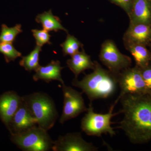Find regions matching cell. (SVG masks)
Masks as SVG:
<instances>
[{"mask_svg": "<svg viewBox=\"0 0 151 151\" xmlns=\"http://www.w3.org/2000/svg\"><path fill=\"white\" fill-rule=\"evenodd\" d=\"M124 115L117 127L130 142L142 144L151 140V93L127 94L120 99Z\"/></svg>", "mask_w": 151, "mask_h": 151, "instance_id": "1", "label": "cell"}, {"mask_svg": "<svg viewBox=\"0 0 151 151\" xmlns=\"http://www.w3.org/2000/svg\"><path fill=\"white\" fill-rule=\"evenodd\" d=\"M92 73L85 76L81 81L74 78L72 85L80 88L92 103L93 100L105 99L116 92L118 84V75L104 69L94 62Z\"/></svg>", "mask_w": 151, "mask_h": 151, "instance_id": "2", "label": "cell"}, {"mask_svg": "<svg viewBox=\"0 0 151 151\" xmlns=\"http://www.w3.org/2000/svg\"><path fill=\"white\" fill-rule=\"evenodd\" d=\"M37 121V126L48 131L54 127L58 115L53 100L45 93L35 92L22 97Z\"/></svg>", "mask_w": 151, "mask_h": 151, "instance_id": "3", "label": "cell"}, {"mask_svg": "<svg viewBox=\"0 0 151 151\" xmlns=\"http://www.w3.org/2000/svg\"><path fill=\"white\" fill-rule=\"evenodd\" d=\"M11 135L13 142L23 151H47L52 150L53 145V141L47 131L37 125Z\"/></svg>", "mask_w": 151, "mask_h": 151, "instance_id": "4", "label": "cell"}, {"mask_svg": "<svg viewBox=\"0 0 151 151\" xmlns=\"http://www.w3.org/2000/svg\"><path fill=\"white\" fill-rule=\"evenodd\" d=\"M116 105L113 104L108 113L99 114L94 112L92 103H90L86 113L81 121V130L88 136L100 137L103 134H108L113 137L116 135L114 128L111 126V119L120 113V112L113 113Z\"/></svg>", "mask_w": 151, "mask_h": 151, "instance_id": "5", "label": "cell"}, {"mask_svg": "<svg viewBox=\"0 0 151 151\" xmlns=\"http://www.w3.org/2000/svg\"><path fill=\"white\" fill-rule=\"evenodd\" d=\"M118 84L121 92L119 97L114 102L116 105L120 99L126 94H140L150 92L146 88L140 69L139 67H129L123 70L122 73H119L118 74Z\"/></svg>", "mask_w": 151, "mask_h": 151, "instance_id": "6", "label": "cell"}, {"mask_svg": "<svg viewBox=\"0 0 151 151\" xmlns=\"http://www.w3.org/2000/svg\"><path fill=\"white\" fill-rule=\"evenodd\" d=\"M100 59L110 71L117 75L121 70L129 67L132 63L130 58L122 54L111 40L105 41L102 45Z\"/></svg>", "mask_w": 151, "mask_h": 151, "instance_id": "7", "label": "cell"}, {"mask_svg": "<svg viewBox=\"0 0 151 151\" xmlns=\"http://www.w3.org/2000/svg\"><path fill=\"white\" fill-rule=\"evenodd\" d=\"M63 105L62 115L60 119V124L75 118L83 112L87 111L82 93L78 92L70 86L62 84Z\"/></svg>", "mask_w": 151, "mask_h": 151, "instance_id": "8", "label": "cell"}, {"mask_svg": "<svg viewBox=\"0 0 151 151\" xmlns=\"http://www.w3.org/2000/svg\"><path fill=\"white\" fill-rule=\"evenodd\" d=\"M52 150L54 151H97L98 148L84 140L81 133L75 132L60 136L57 140L53 141Z\"/></svg>", "mask_w": 151, "mask_h": 151, "instance_id": "9", "label": "cell"}, {"mask_svg": "<svg viewBox=\"0 0 151 151\" xmlns=\"http://www.w3.org/2000/svg\"><path fill=\"white\" fill-rule=\"evenodd\" d=\"M22 101V97L13 91L6 92L0 96V118L7 128Z\"/></svg>", "mask_w": 151, "mask_h": 151, "instance_id": "10", "label": "cell"}, {"mask_svg": "<svg viewBox=\"0 0 151 151\" xmlns=\"http://www.w3.org/2000/svg\"><path fill=\"white\" fill-rule=\"evenodd\" d=\"M37 125V121L23 100L21 105L11 120L8 129L11 134L24 132Z\"/></svg>", "mask_w": 151, "mask_h": 151, "instance_id": "11", "label": "cell"}, {"mask_svg": "<svg viewBox=\"0 0 151 151\" xmlns=\"http://www.w3.org/2000/svg\"><path fill=\"white\" fill-rule=\"evenodd\" d=\"M131 24L151 23V0H133L129 13Z\"/></svg>", "mask_w": 151, "mask_h": 151, "instance_id": "12", "label": "cell"}, {"mask_svg": "<svg viewBox=\"0 0 151 151\" xmlns=\"http://www.w3.org/2000/svg\"><path fill=\"white\" fill-rule=\"evenodd\" d=\"M63 68L58 60H52L45 66L40 65L38 68L35 70V73L33 76V79L35 81L43 80L47 83L56 80L60 81L61 84H64L61 74V70Z\"/></svg>", "mask_w": 151, "mask_h": 151, "instance_id": "13", "label": "cell"}, {"mask_svg": "<svg viewBox=\"0 0 151 151\" xmlns=\"http://www.w3.org/2000/svg\"><path fill=\"white\" fill-rule=\"evenodd\" d=\"M68 67L77 78L79 74L87 69H93L94 63L92 61L89 55L85 53L84 50L78 52L71 56L66 62Z\"/></svg>", "mask_w": 151, "mask_h": 151, "instance_id": "14", "label": "cell"}, {"mask_svg": "<svg viewBox=\"0 0 151 151\" xmlns=\"http://www.w3.org/2000/svg\"><path fill=\"white\" fill-rule=\"evenodd\" d=\"M151 35L150 24H131L126 37L130 43L142 44L145 42Z\"/></svg>", "mask_w": 151, "mask_h": 151, "instance_id": "15", "label": "cell"}, {"mask_svg": "<svg viewBox=\"0 0 151 151\" xmlns=\"http://www.w3.org/2000/svg\"><path fill=\"white\" fill-rule=\"evenodd\" d=\"M35 21L38 23L41 24L43 29L49 32H57L61 30L68 32L67 30L61 24L60 19L52 14L51 10L39 14L36 17Z\"/></svg>", "mask_w": 151, "mask_h": 151, "instance_id": "16", "label": "cell"}, {"mask_svg": "<svg viewBox=\"0 0 151 151\" xmlns=\"http://www.w3.org/2000/svg\"><path fill=\"white\" fill-rule=\"evenodd\" d=\"M129 50L134 57L138 67L148 65L151 56L147 49L139 43H130Z\"/></svg>", "mask_w": 151, "mask_h": 151, "instance_id": "17", "label": "cell"}, {"mask_svg": "<svg viewBox=\"0 0 151 151\" xmlns=\"http://www.w3.org/2000/svg\"><path fill=\"white\" fill-rule=\"evenodd\" d=\"M42 51V47L36 45L33 50L27 56L22 57L19 65L27 71L31 72L35 70L40 66L39 64L40 53Z\"/></svg>", "mask_w": 151, "mask_h": 151, "instance_id": "18", "label": "cell"}, {"mask_svg": "<svg viewBox=\"0 0 151 151\" xmlns=\"http://www.w3.org/2000/svg\"><path fill=\"white\" fill-rule=\"evenodd\" d=\"M22 32V30L20 24H17L12 27H9L5 24H2L0 33V43H13L17 35Z\"/></svg>", "mask_w": 151, "mask_h": 151, "instance_id": "19", "label": "cell"}, {"mask_svg": "<svg viewBox=\"0 0 151 151\" xmlns=\"http://www.w3.org/2000/svg\"><path fill=\"white\" fill-rule=\"evenodd\" d=\"M82 44L75 37L68 34L64 42L60 45L62 47L63 55L70 56L79 52V49Z\"/></svg>", "mask_w": 151, "mask_h": 151, "instance_id": "20", "label": "cell"}, {"mask_svg": "<svg viewBox=\"0 0 151 151\" xmlns=\"http://www.w3.org/2000/svg\"><path fill=\"white\" fill-rule=\"evenodd\" d=\"M0 52L4 55L6 62L8 63L14 61L22 56V53L16 49L12 43H0Z\"/></svg>", "mask_w": 151, "mask_h": 151, "instance_id": "21", "label": "cell"}, {"mask_svg": "<svg viewBox=\"0 0 151 151\" xmlns=\"http://www.w3.org/2000/svg\"><path fill=\"white\" fill-rule=\"evenodd\" d=\"M33 36L35 38L36 45L42 47L46 44H52L50 42L51 35L49 33V32L44 29L32 30Z\"/></svg>", "mask_w": 151, "mask_h": 151, "instance_id": "22", "label": "cell"}, {"mask_svg": "<svg viewBox=\"0 0 151 151\" xmlns=\"http://www.w3.org/2000/svg\"><path fill=\"white\" fill-rule=\"evenodd\" d=\"M140 69L146 88L148 92L151 93V67L147 66Z\"/></svg>", "mask_w": 151, "mask_h": 151, "instance_id": "23", "label": "cell"}, {"mask_svg": "<svg viewBox=\"0 0 151 151\" xmlns=\"http://www.w3.org/2000/svg\"><path fill=\"white\" fill-rule=\"evenodd\" d=\"M111 2L122 8L127 14L129 13L133 0H109Z\"/></svg>", "mask_w": 151, "mask_h": 151, "instance_id": "24", "label": "cell"}]
</instances>
